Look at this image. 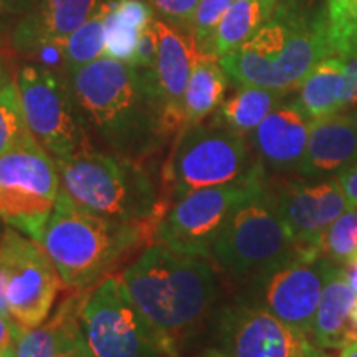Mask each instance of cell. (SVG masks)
Instances as JSON below:
<instances>
[{"label":"cell","mask_w":357,"mask_h":357,"mask_svg":"<svg viewBox=\"0 0 357 357\" xmlns=\"http://www.w3.org/2000/svg\"><path fill=\"white\" fill-rule=\"evenodd\" d=\"M339 357H357V339H354V341H351L349 344L342 347Z\"/></svg>","instance_id":"7bdbcfd3"},{"label":"cell","mask_w":357,"mask_h":357,"mask_svg":"<svg viewBox=\"0 0 357 357\" xmlns=\"http://www.w3.org/2000/svg\"><path fill=\"white\" fill-rule=\"evenodd\" d=\"M129 298L149 323L160 351L178 357L217 300L218 281L208 258L154 243L119 275Z\"/></svg>","instance_id":"7a4b0ae2"},{"label":"cell","mask_w":357,"mask_h":357,"mask_svg":"<svg viewBox=\"0 0 357 357\" xmlns=\"http://www.w3.org/2000/svg\"><path fill=\"white\" fill-rule=\"evenodd\" d=\"M101 3L102 0H35L13 29V48L24 55H35L47 48L60 50L65 40Z\"/></svg>","instance_id":"9a60e30c"},{"label":"cell","mask_w":357,"mask_h":357,"mask_svg":"<svg viewBox=\"0 0 357 357\" xmlns=\"http://www.w3.org/2000/svg\"><path fill=\"white\" fill-rule=\"evenodd\" d=\"M79 323L95 357H166L119 275L93 289Z\"/></svg>","instance_id":"8fae6325"},{"label":"cell","mask_w":357,"mask_h":357,"mask_svg":"<svg viewBox=\"0 0 357 357\" xmlns=\"http://www.w3.org/2000/svg\"><path fill=\"white\" fill-rule=\"evenodd\" d=\"M60 194V171L35 137L0 155V218L40 240Z\"/></svg>","instance_id":"30bf717a"},{"label":"cell","mask_w":357,"mask_h":357,"mask_svg":"<svg viewBox=\"0 0 357 357\" xmlns=\"http://www.w3.org/2000/svg\"><path fill=\"white\" fill-rule=\"evenodd\" d=\"M296 89L294 101L311 121L346 111L347 78L342 58L333 55L321 60Z\"/></svg>","instance_id":"7402d4cb"},{"label":"cell","mask_w":357,"mask_h":357,"mask_svg":"<svg viewBox=\"0 0 357 357\" xmlns=\"http://www.w3.org/2000/svg\"><path fill=\"white\" fill-rule=\"evenodd\" d=\"M17 331L19 324L0 316V357H17Z\"/></svg>","instance_id":"d590c367"},{"label":"cell","mask_w":357,"mask_h":357,"mask_svg":"<svg viewBox=\"0 0 357 357\" xmlns=\"http://www.w3.org/2000/svg\"><path fill=\"white\" fill-rule=\"evenodd\" d=\"M311 119L298 102L283 101L250 134L258 162L273 172H298L310 139Z\"/></svg>","instance_id":"2e32d148"},{"label":"cell","mask_w":357,"mask_h":357,"mask_svg":"<svg viewBox=\"0 0 357 357\" xmlns=\"http://www.w3.org/2000/svg\"><path fill=\"white\" fill-rule=\"evenodd\" d=\"M344 266V271H346V276H347V281H349L351 288L354 289V293L357 294V255L352 258L351 261H347Z\"/></svg>","instance_id":"b9f144b4"},{"label":"cell","mask_w":357,"mask_h":357,"mask_svg":"<svg viewBox=\"0 0 357 357\" xmlns=\"http://www.w3.org/2000/svg\"><path fill=\"white\" fill-rule=\"evenodd\" d=\"M158 225L155 220H111L73 207L58 195L38 243L47 250L65 288L88 291L154 245Z\"/></svg>","instance_id":"277c9868"},{"label":"cell","mask_w":357,"mask_h":357,"mask_svg":"<svg viewBox=\"0 0 357 357\" xmlns=\"http://www.w3.org/2000/svg\"><path fill=\"white\" fill-rule=\"evenodd\" d=\"M344 192L349 208H357V164L336 177Z\"/></svg>","instance_id":"8d00e7d4"},{"label":"cell","mask_w":357,"mask_h":357,"mask_svg":"<svg viewBox=\"0 0 357 357\" xmlns=\"http://www.w3.org/2000/svg\"><path fill=\"white\" fill-rule=\"evenodd\" d=\"M2 234L3 231H0V250H2Z\"/></svg>","instance_id":"681fc988"},{"label":"cell","mask_w":357,"mask_h":357,"mask_svg":"<svg viewBox=\"0 0 357 357\" xmlns=\"http://www.w3.org/2000/svg\"><path fill=\"white\" fill-rule=\"evenodd\" d=\"M3 35V20H2V13H0V40H2Z\"/></svg>","instance_id":"7dc6e473"},{"label":"cell","mask_w":357,"mask_h":357,"mask_svg":"<svg viewBox=\"0 0 357 357\" xmlns=\"http://www.w3.org/2000/svg\"><path fill=\"white\" fill-rule=\"evenodd\" d=\"M229 77L217 56L197 53L184 96L185 126L199 124L215 113L225 100Z\"/></svg>","instance_id":"603a6c76"},{"label":"cell","mask_w":357,"mask_h":357,"mask_svg":"<svg viewBox=\"0 0 357 357\" xmlns=\"http://www.w3.org/2000/svg\"><path fill=\"white\" fill-rule=\"evenodd\" d=\"M153 15V7L146 0H109L105 56L132 65L137 40Z\"/></svg>","instance_id":"d4e9b609"},{"label":"cell","mask_w":357,"mask_h":357,"mask_svg":"<svg viewBox=\"0 0 357 357\" xmlns=\"http://www.w3.org/2000/svg\"><path fill=\"white\" fill-rule=\"evenodd\" d=\"M15 83L29 131L53 159L91 149L68 79L48 66L30 63L17 70Z\"/></svg>","instance_id":"9c48e42d"},{"label":"cell","mask_w":357,"mask_h":357,"mask_svg":"<svg viewBox=\"0 0 357 357\" xmlns=\"http://www.w3.org/2000/svg\"><path fill=\"white\" fill-rule=\"evenodd\" d=\"M352 113V116H354V119H356V124H357V105H356V109L354 111H351Z\"/></svg>","instance_id":"c3c4849f"},{"label":"cell","mask_w":357,"mask_h":357,"mask_svg":"<svg viewBox=\"0 0 357 357\" xmlns=\"http://www.w3.org/2000/svg\"><path fill=\"white\" fill-rule=\"evenodd\" d=\"M314 192L318 199L321 223L328 230L329 225H333L342 213L349 211V204L337 178H324V181L314 182Z\"/></svg>","instance_id":"4dcf8cb0"},{"label":"cell","mask_w":357,"mask_h":357,"mask_svg":"<svg viewBox=\"0 0 357 357\" xmlns=\"http://www.w3.org/2000/svg\"><path fill=\"white\" fill-rule=\"evenodd\" d=\"M234 0H200L192 24L190 38L199 53L213 56V38L225 12Z\"/></svg>","instance_id":"f546056e"},{"label":"cell","mask_w":357,"mask_h":357,"mask_svg":"<svg viewBox=\"0 0 357 357\" xmlns=\"http://www.w3.org/2000/svg\"><path fill=\"white\" fill-rule=\"evenodd\" d=\"M60 197L73 207L118 222H160V177L142 160L84 149L56 160Z\"/></svg>","instance_id":"5b68a950"},{"label":"cell","mask_w":357,"mask_h":357,"mask_svg":"<svg viewBox=\"0 0 357 357\" xmlns=\"http://www.w3.org/2000/svg\"><path fill=\"white\" fill-rule=\"evenodd\" d=\"M334 263L328 258H293L260 280L263 307L303 336L312 321Z\"/></svg>","instance_id":"5bb4252c"},{"label":"cell","mask_w":357,"mask_h":357,"mask_svg":"<svg viewBox=\"0 0 357 357\" xmlns=\"http://www.w3.org/2000/svg\"><path fill=\"white\" fill-rule=\"evenodd\" d=\"M84 124L111 153L147 160L172 136L153 68L101 56L68 75Z\"/></svg>","instance_id":"6da1fadb"},{"label":"cell","mask_w":357,"mask_h":357,"mask_svg":"<svg viewBox=\"0 0 357 357\" xmlns=\"http://www.w3.org/2000/svg\"><path fill=\"white\" fill-rule=\"evenodd\" d=\"M35 0H0L2 15H24L33 7Z\"/></svg>","instance_id":"ab89813d"},{"label":"cell","mask_w":357,"mask_h":357,"mask_svg":"<svg viewBox=\"0 0 357 357\" xmlns=\"http://www.w3.org/2000/svg\"><path fill=\"white\" fill-rule=\"evenodd\" d=\"M159 53V30H158V17L153 15L146 22L144 29L139 35L136 45V53H134L132 65L139 68H154L155 60Z\"/></svg>","instance_id":"836d02e7"},{"label":"cell","mask_w":357,"mask_h":357,"mask_svg":"<svg viewBox=\"0 0 357 357\" xmlns=\"http://www.w3.org/2000/svg\"><path fill=\"white\" fill-rule=\"evenodd\" d=\"M288 93L261 86H238L229 100H223L212 123L230 131L250 136L260 123L278 108Z\"/></svg>","instance_id":"cb8c5ba5"},{"label":"cell","mask_w":357,"mask_h":357,"mask_svg":"<svg viewBox=\"0 0 357 357\" xmlns=\"http://www.w3.org/2000/svg\"><path fill=\"white\" fill-rule=\"evenodd\" d=\"M0 265L7 275V303L13 323L22 328L45 323L63 284L47 250L10 227L2 234Z\"/></svg>","instance_id":"7c38bea8"},{"label":"cell","mask_w":357,"mask_h":357,"mask_svg":"<svg viewBox=\"0 0 357 357\" xmlns=\"http://www.w3.org/2000/svg\"><path fill=\"white\" fill-rule=\"evenodd\" d=\"M344 61L347 89H346V111L354 108L357 105V50L341 56Z\"/></svg>","instance_id":"e575fe53"},{"label":"cell","mask_w":357,"mask_h":357,"mask_svg":"<svg viewBox=\"0 0 357 357\" xmlns=\"http://www.w3.org/2000/svg\"><path fill=\"white\" fill-rule=\"evenodd\" d=\"M0 316L12 321L10 316V310H8V303H7V275L3 266L0 265Z\"/></svg>","instance_id":"60d3db41"},{"label":"cell","mask_w":357,"mask_h":357,"mask_svg":"<svg viewBox=\"0 0 357 357\" xmlns=\"http://www.w3.org/2000/svg\"><path fill=\"white\" fill-rule=\"evenodd\" d=\"M273 199L300 257L311 260L323 257L326 229L319 218L314 184L305 181L284 182Z\"/></svg>","instance_id":"d6986e66"},{"label":"cell","mask_w":357,"mask_h":357,"mask_svg":"<svg viewBox=\"0 0 357 357\" xmlns=\"http://www.w3.org/2000/svg\"><path fill=\"white\" fill-rule=\"evenodd\" d=\"M280 0H234L225 12L213 38V56L235 52L270 19Z\"/></svg>","instance_id":"484cf974"},{"label":"cell","mask_w":357,"mask_h":357,"mask_svg":"<svg viewBox=\"0 0 357 357\" xmlns=\"http://www.w3.org/2000/svg\"><path fill=\"white\" fill-rule=\"evenodd\" d=\"M357 50V10L354 13V17H352L349 26H347V30L342 35L341 40H339L337 45H336V52H334V55L337 56H344L347 53Z\"/></svg>","instance_id":"74e56055"},{"label":"cell","mask_w":357,"mask_h":357,"mask_svg":"<svg viewBox=\"0 0 357 357\" xmlns=\"http://www.w3.org/2000/svg\"><path fill=\"white\" fill-rule=\"evenodd\" d=\"M333 55L324 8L305 0H280L260 30L222 56L220 65L236 86L291 93L321 60Z\"/></svg>","instance_id":"3957f363"},{"label":"cell","mask_w":357,"mask_h":357,"mask_svg":"<svg viewBox=\"0 0 357 357\" xmlns=\"http://www.w3.org/2000/svg\"><path fill=\"white\" fill-rule=\"evenodd\" d=\"M32 137L22 109L20 93L15 79L0 89V155Z\"/></svg>","instance_id":"83f0119b"},{"label":"cell","mask_w":357,"mask_h":357,"mask_svg":"<svg viewBox=\"0 0 357 357\" xmlns=\"http://www.w3.org/2000/svg\"><path fill=\"white\" fill-rule=\"evenodd\" d=\"M109 12V0H102L89 19L78 26L60 47L66 73L71 75L98 58L105 56L106 47V17Z\"/></svg>","instance_id":"4316f807"},{"label":"cell","mask_w":357,"mask_h":357,"mask_svg":"<svg viewBox=\"0 0 357 357\" xmlns=\"http://www.w3.org/2000/svg\"><path fill=\"white\" fill-rule=\"evenodd\" d=\"M324 10L328 17L333 52H336L337 42L344 35L357 10V0H328Z\"/></svg>","instance_id":"d6a6232c"},{"label":"cell","mask_w":357,"mask_h":357,"mask_svg":"<svg viewBox=\"0 0 357 357\" xmlns=\"http://www.w3.org/2000/svg\"><path fill=\"white\" fill-rule=\"evenodd\" d=\"M202 357H230V356L225 354L222 349H207L202 354Z\"/></svg>","instance_id":"bcb514c9"},{"label":"cell","mask_w":357,"mask_h":357,"mask_svg":"<svg viewBox=\"0 0 357 357\" xmlns=\"http://www.w3.org/2000/svg\"><path fill=\"white\" fill-rule=\"evenodd\" d=\"M56 357H95V356H93L86 339H84L82 333L79 336L75 337L73 341H70L68 344L65 346V349L61 351Z\"/></svg>","instance_id":"f35d334b"},{"label":"cell","mask_w":357,"mask_h":357,"mask_svg":"<svg viewBox=\"0 0 357 357\" xmlns=\"http://www.w3.org/2000/svg\"><path fill=\"white\" fill-rule=\"evenodd\" d=\"M356 296L357 294L347 281L344 266L334 263L312 321L310 336L312 344L323 351L342 349L354 341L351 331V311Z\"/></svg>","instance_id":"ffe728a7"},{"label":"cell","mask_w":357,"mask_h":357,"mask_svg":"<svg viewBox=\"0 0 357 357\" xmlns=\"http://www.w3.org/2000/svg\"><path fill=\"white\" fill-rule=\"evenodd\" d=\"M147 2L159 20L166 22L172 29L190 37L195 10L200 0H147Z\"/></svg>","instance_id":"1f68e13d"},{"label":"cell","mask_w":357,"mask_h":357,"mask_svg":"<svg viewBox=\"0 0 357 357\" xmlns=\"http://www.w3.org/2000/svg\"><path fill=\"white\" fill-rule=\"evenodd\" d=\"M321 253L336 265H346L357 255V208H349L328 227Z\"/></svg>","instance_id":"f1b7e54d"},{"label":"cell","mask_w":357,"mask_h":357,"mask_svg":"<svg viewBox=\"0 0 357 357\" xmlns=\"http://www.w3.org/2000/svg\"><path fill=\"white\" fill-rule=\"evenodd\" d=\"M93 289L75 291L66 296L56 311L37 328L19 326L17 357H56L60 354L70 341L83 333L79 318Z\"/></svg>","instance_id":"44dd1931"},{"label":"cell","mask_w":357,"mask_h":357,"mask_svg":"<svg viewBox=\"0 0 357 357\" xmlns=\"http://www.w3.org/2000/svg\"><path fill=\"white\" fill-rule=\"evenodd\" d=\"M300 257L270 187L240 205L211 247V261L238 280L260 281Z\"/></svg>","instance_id":"52a82bcc"},{"label":"cell","mask_w":357,"mask_h":357,"mask_svg":"<svg viewBox=\"0 0 357 357\" xmlns=\"http://www.w3.org/2000/svg\"><path fill=\"white\" fill-rule=\"evenodd\" d=\"M245 136L211 124L178 131L160 172V204L167 208L192 190L240 181L255 167Z\"/></svg>","instance_id":"8992f818"},{"label":"cell","mask_w":357,"mask_h":357,"mask_svg":"<svg viewBox=\"0 0 357 357\" xmlns=\"http://www.w3.org/2000/svg\"><path fill=\"white\" fill-rule=\"evenodd\" d=\"M10 77H8V71L6 68V65H3V61L0 60V89H2L6 84L10 82Z\"/></svg>","instance_id":"f6af8a7d"},{"label":"cell","mask_w":357,"mask_h":357,"mask_svg":"<svg viewBox=\"0 0 357 357\" xmlns=\"http://www.w3.org/2000/svg\"><path fill=\"white\" fill-rule=\"evenodd\" d=\"M351 331H352V336H354V339H357V300L351 311Z\"/></svg>","instance_id":"ee69618b"},{"label":"cell","mask_w":357,"mask_h":357,"mask_svg":"<svg viewBox=\"0 0 357 357\" xmlns=\"http://www.w3.org/2000/svg\"><path fill=\"white\" fill-rule=\"evenodd\" d=\"M158 30L159 53L153 73L160 100L166 108L167 121L172 131L178 134L185 126L184 96L199 52L189 35L172 29L166 22L158 19Z\"/></svg>","instance_id":"ac0fdd59"},{"label":"cell","mask_w":357,"mask_h":357,"mask_svg":"<svg viewBox=\"0 0 357 357\" xmlns=\"http://www.w3.org/2000/svg\"><path fill=\"white\" fill-rule=\"evenodd\" d=\"M268 189L265 167H255L240 181L192 190L177 199L155 229L154 243L211 260L217 235L240 205Z\"/></svg>","instance_id":"ba28073f"},{"label":"cell","mask_w":357,"mask_h":357,"mask_svg":"<svg viewBox=\"0 0 357 357\" xmlns=\"http://www.w3.org/2000/svg\"><path fill=\"white\" fill-rule=\"evenodd\" d=\"M222 351L230 357H326L312 344L266 307L236 303L218 318Z\"/></svg>","instance_id":"4fadbf2b"},{"label":"cell","mask_w":357,"mask_h":357,"mask_svg":"<svg viewBox=\"0 0 357 357\" xmlns=\"http://www.w3.org/2000/svg\"><path fill=\"white\" fill-rule=\"evenodd\" d=\"M357 164V124L351 111H339L311 123L303 178H336Z\"/></svg>","instance_id":"e0dca14e"}]
</instances>
